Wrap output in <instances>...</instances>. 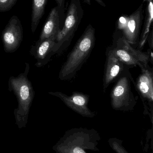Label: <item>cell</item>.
<instances>
[{
	"label": "cell",
	"mask_w": 153,
	"mask_h": 153,
	"mask_svg": "<svg viewBox=\"0 0 153 153\" xmlns=\"http://www.w3.org/2000/svg\"><path fill=\"white\" fill-rule=\"evenodd\" d=\"M101 140L95 129L84 128H73L65 132L53 146L57 153H87V151L99 152L98 146Z\"/></svg>",
	"instance_id": "obj_1"
},
{
	"label": "cell",
	"mask_w": 153,
	"mask_h": 153,
	"mask_svg": "<svg viewBox=\"0 0 153 153\" xmlns=\"http://www.w3.org/2000/svg\"><path fill=\"white\" fill-rule=\"evenodd\" d=\"M95 30L91 24L88 25L76 42L59 72L61 80H69L75 76L82 67L94 48Z\"/></svg>",
	"instance_id": "obj_2"
},
{
	"label": "cell",
	"mask_w": 153,
	"mask_h": 153,
	"mask_svg": "<svg viewBox=\"0 0 153 153\" xmlns=\"http://www.w3.org/2000/svg\"><path fill=\"white\" fill-rule=\"evenodd\" d=\"M24 73L19 76H11L8 81L10 91H13L18 100V108L14 111L16 124L19 128L26 127L28 122L30 109L35 95V91L30 81L28 78L30 66L25 63Z\"/></svg>",
	"instance_id": "obj_3"
},
{
	"label": "cell",
	"mask_w": 153,
	"mask_h": 153,
	"mask_svg": "<svg viewBox=\"0 0 153 153\" xmlns=\"http://www.w3.org/2000/svg\"><path fill=\"white\" fill-rule=\"evenodd\" d=\"M114 37L115 45L108 48L106 52L118 58L127 67L146 65L150 62L153 63L152 50L149 49L147 52H143L133 48L124 38L121 31L117 29Z\"/></svg>",
	"instance_id": "obj_4"
},
{
	"label": "cell",
	"mask_w": 153,
	"mask_h": 153,
	"mask_svg": "<svg viewBox=\"0 0 153 153\" xmlns=\"http://www.w3.org/2000/svg\"><path fill=\"white\" fill-rule=\"evenodd\" d=\"M84 11L80 0H71L63 28L57 36L53 53H60L70 45L81 21Z\"/></svg>",
	"instance_id": "obj_5"
},
{
	"label": "cell",
	"mask_w": 153,
	"mask_h": 153,
	"mask_svg": "<svg viewBox=\"0 0 153 153\" xmlns=\"http://www.w3.org/2000/svg\"><path fill=\"white\" fill-rule=\"evenodd\" d=\"M134 82L132 75L126 68L116 79L110 94L111 107L120 111L132 110L137 102V98L134 96L131 83Z\"/></svg>",
	"instance_id": "obj_6"
},
{
	"label": "cell",
	"mask_w": 153,
	"mask_h": 153,
	"mask_svg": "<svg viewBox=\"0 0 153 153\" xmlns=\"http://www.w3.org/2000/svg\"><path fill=\"white\" fill-rule=\"evenodd\" d=\"M139 66L141 69V73L137 79L135 85L143 100L144 106V112L150 115L148 106L150 107L151 111L153 112V69L148 65H141Z\"/></svg>",
	"instance_id": "obj_7"
},
{
	"label": "cell",
	"mask_w": 153,
	"mask_h": 153,
	"mask_svg": "<svg viewBox=\"0 0 153 153\" xmlns=\"http://www.w3.org/2000/svg\"><path fill=\"white\" fill-rule=\"evenodd\" d=\"M4 49L7 53L15 52L19 47L23 38V30L20 21L13 15L10 19L2 33Z\"/></svg>",
	"instance_id": "obj_8"
},
{
	"label": "cell",
	"mask_w": 153,
	"mask_h": 153,
	"mask_svg": "<svg viewBox=\"0 0 153 153\" xmlns=\"http://www.w3.org/2000/svg\"><path fill=\"white\" fill-rule=\"evenodd\" d=\"M49 94L58 97L66 106L82 117L93 118L96 114L88 107L90 96L82 93L73 92L67 95L61 92H49Z\"/></svg>",
	"instance_id": "obj_9"
},
{
	"label": "cell",
	"mask_w": 153,
	"mask_h": 153,
	"mask_svg": "<svg viewBox=\"0 0 153 153\" xmlns=\"http://www.w3.org/2000/svg\"><path fill=\"white\" fill-rule=\"evenodd\" d=\"M143 9V2L134 12L128 16L126 25L121 31L124 38L131 45H137L139 43L144 19Z\"/></svg>",
	"instance_id": "obj_10"
},
{
	"label": "cell",
	"mask_w": 153,
	"mask_h": 153,
	"mask_svg": "<svg viewBox=\"0 0 153 153\" xmlns=\"http://www.w3.org/2000/svg\"><path fill=\"white\" fill-rule=\"evenodd\" d=\"M56 37L40 40L39 39L35 45H32L31 48L30 53L37 60L35 65L41 67L46 64L53 53V49L56 44Z\"/></svg>",
	"instance_id": "obj_11"
},
{
	"label": "cell",
	"mask_w": 153,
	"mask_h": 153,
	"mask_svg": "<svg viewBox=\"0 0 153 153\" xmlns=\"http://www.w3.org/2000/svg\"><path fill=\"white\" fill-rule=\"evenodd\" d=\"M106 61L103 79V91L105 92L109 85L118 78L127 68L118 58L106 52Z\"/></svg>",
	"instance_id": "obj_12"
},
{
	"label": "cell",
	"mask_w": 153,
	"mask_h": 153,
	"mask_svg": "<svg viewBox=\"0 0 153 153\" xmlns=\"http://www.w3.org/2000/svg\"><path fill=\"white\" fill-rule=\"evenodd\" d=\"M60 16L57 6L53 8L50 11L48 17L43 26L40 40L56 37L61 30Z\"/></svg>",
	"instance_id": "obj_13"
},
{
	"label": "cell",
	"mask_w": 153,
	"mask_h": 153,
	"mask_svg": "<svg viewBox=\"0 0 153 153\" xmlns=\"http://www.w3.org/2000/svg\"><path fill=\"white\" fill-rule=\"evenodd\" d=\"M143 1L147 3L146 9V16L144 19L143 31L140 35L138 43L139 50L143 48L144 46L147 41V38L150 34V28L153 22V0H144Z\"/></svg>",
	"instance_id": "obj_14"
},
{
	"label": "cell",
	"mask_w": 153,
	"mask_h": 153,
	"mask_svg": "<svg viewBox=\"0 0 153 153\" xmlns=\"http://www.w3.org/2000/svg\"><path fill=\"white\" fill-rule=\"evenodd\" d=\"M48 0H32L31 30L32 33L36 31L42 16L45 13V8Z\"/></svg>",
	"instance_id": "obj_15"
},
{
	"label": "cell",
	"mask_w": 153,
	"mask_h": 153,
	"mask_svg": "<svg viewBox=\"0 0 153 153\" xmlns=\"http://www.w3.org/2000/svg\"><path fill=\"white\" fill-rule=\"evenodd\" d=\"M110 148L116 153H128L123 146V141L116 137L110 138L108 141Z\"/></svg>",
	"instance_id": "obj_16"
},
{
	"label": "cell",
	"mask_w": 153,
	"mask_h": 153,
	"mask_svg": "<svg viewBox=\"0 0 153 153\" xmlns=\"http://www.w3.org/2000/svg\"><path fill=\"white\" fill-rule=\"evenodd\" d=\"M17 0H0V12L10 10L16 4Z\"/></svg>",
	"instance_id": "obj_17"
},
{
	"label": "cell",
	"mask_w": 153,
	"mask_h": 153,
	"mask_svg": "<svg viewBox=\"0 0 153 153\" xmlns=\"http://www.w3.org/2000/svg\"><path fill=\"white\" fill-rule=\"evenodd\" d=\"M57 4V7L59 10L61 23H63L65 19L64 8L65 0H55Z\"/></svg>",
	"instance_id": "obj_18"
},
{
	"label": "cell",
	"mask_w": 153,
	"mask_h": 153,
	"mask_svg": "<svg viewBox=\"0 0 153 153\" xmlns=\"http://www.w3.org/2000/svg\"><path fill=\"white\" fill-rule=\"evenodd\" d=\"M128 17V16H127V15H123L120 17L117 21L116 29L122 31L126 25Z\"/></svg>",
	"instance_id": "obj_19"
},
{
	"label": "cell",
	"mask_w": 153,
	"mask_h": 153,
	"mask_svg": "<svg viewBox=\"0 0 153 153\" xmlns=\"http://www.w3.org/2000/svg\"><path fill=\"white\" fill-rule=\"evenodd\" d=\"M153 29H152L151 31H150V34L148 36L147 39L148 43H149V46H150V49H152V50L153 49Z\"/></svg>",
	"instance_id": "obj_20"
},
{
	"label": "cell",
	"mask_w": 153,
	"mask_h": 153,
	"mask_svg": "<svg viewBox=\"0 0 153 153\" xmlns=\"http://www.w3.org/2000/svg\"><path fill=\"white\" fill-rule=\"evenodd\" d=\"M94 1H96V2H98V3H99V4H100V5H102V6H103V7H105V6H106V4H105L104 2H103L102 0H94ZM84 2L88 4L89 5H90L91 0H85Z\"/></svg>",
	"instance_id": "obj_21"
},
{
	"label": "cell",
	"mask_w": 153,
	"mask_h": 153,
	"mask_svg": "<svg viewBox=\"0 0 153 153\" xmlns=\"http://www.w3.org/2000/svg\"><path fill=\"white\" fill-rule=\"evenodd\" d=\"M82 1H84V2L85 1V0H82Z\"/></svg>",
	"instance_id": "obj_22"
}]
</instances>
